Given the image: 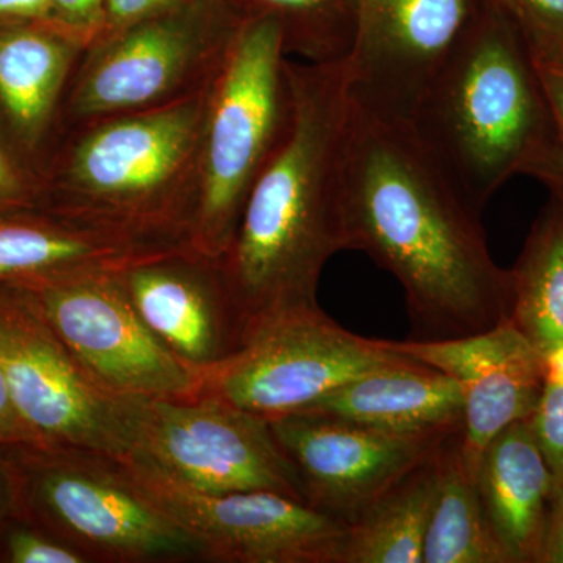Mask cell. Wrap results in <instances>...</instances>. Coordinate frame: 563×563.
<instances>
[{"label": "cell", "instance_id": "cell-1", "mask_svg": "<svg viewBox=\"0 0 563 563\" xmlns=\"http://www.w3.org/2000/svg\"><path fill=\"white\" fill-rule=\"evenodd\" d=\"M343 220L347 250L365 252L401 285L407 340L459 339L509 320L510 269L493 261L479 209L409 121L355 101L344 146Z\"/></svg>", "mask_w": 563, "mask_h": 563}, {"label": "cell", "instance_id": "cell-2", "mask_svg": "<svg viewBox=\"0 0 563 563\" xmlns=\"http://www.w3.org/2000/svg\"><path fill=\"white\" fill-rule=\"evenodd\" d=\"M291 113L247 196L220 265L246 336L318 306L322 269L346 251L343 161L352 111L346 60H287Z\"/></svg>", "mask_w": 563, "mask_h": 563}, {"label": "cell", "instance_id": "cell-3", "mask_svg": "<svg viewBox=\"0 0 563 563\" xmlns=\"http://www.w3.org/2000/svg\"><path fill=\"white\" fill-rule=\"evenodd\" d=\"M207 88L63 133L38 176L40 209L140 242L191 247Z\"/></svg>", "mask_w": 563, "mask_h": 563}, {"label": "cell", "instance_id": "cell-4", "mask_svg": "<svg viewBox=\"0 0 563 563\" xmlns=\"http://www.w3.org/2000/svg\"><path fill=\"white\" fill-rule=\"evenodd\" d=\"M409 122L479 210L517 174L542 180L553 158V113L536 60L485 3Z\"/></svg>", "mask_w": 563, "mask_h": 563}, {"label": "cell", "instance_id": "cell-5", "mask_svg": "<svg viewBox=\"0 0 563 563\" xmlns=\"http://www.w3.org/2000/svg\"><path fill=\"white\" fill-rule=\"evenodd\" d=\"M279 22L243 20L207 88L192 250L221 261L247 196L287 131L291 113Z\"/></svg>", "mask_w": 563, "mask_h": 563}, {"label": "cell", "instance_id": "cell-6", "mask_svg": "<svg viewBox=\"0 0 563 563\" xmlns=\"http://www.w3.org/2000/svg\"><path fill=\"white\" fill-rule=\"evenodd\" d=\"M240 24L228 0H185L96 40L70 77L57 135L106 118L172 106L206 90Z\"/></svg>", "mask_w": 563, "mask_h": 563}, {"label": "cell", "instance_id": "cell-7", "mask_svg": "<svg viewBox=\"0 0 563 563\" xmlns=\"http://www.w3.org/2000/svg\"><path fill=\"white\" fill-rule=\"evenodd\" d=\"M31 444L16 477L25 510L88 562L206 561L198 540L140 490L121 457Z\"/></svg>", "mask_w": 563, "mask_h": 563}, {"label": "cell", "instance_id": "cell-8", "mask_svg": "<svg viewBox=\"0 0 563 563\" xmlns=\"http://www.w3.org/2000/svg\"><path fill=\"white\" fill-rule=\"evenodd\" d=\"M387 340L365 339L320 306L263 322L243 346L203 374L198 395L273 421L302 412L355 377L402 361Z\"/></svg>", "mask_w": 563, "mask_h": 563}, {"label": "cell", "instance_id": "cell-9", "mask_svg": "<svg viewBox=\"0 0 563 563\" xmlns=\"http://www.w3.org/2000/svg\"><path fill=\"white\" fill-rule=\"evenodd\" d=\"M0 368L33 442L125 457L135 399L101 390L80 368L27 285L0 296Z\"/></svg>", "mask_w": 563, "mask_h": 563}, {"label": "cell", "instance_id": "cell-10", "mask_svg": "<svg viewBox=\"0 0 563 563\" xmlns=\"http://www.w3.org/2000/svg\"><path fill=\"white\" fill-rule=\"evenodd\" d=\"M129 455L191 490H268L306 503L269 421L213 396L136 399Z\"/></svg>", "mask_w": 563, "mask_h": 563}, {"label": "cell", "instance_id": "cell-11", "mask_svg": "<svg viewBox=\"0 0 563 563\" xmlns=\"http://www.w3.org/2000/svg\"><path fill=\"white\" fill-rule=\"evenodd\" d=\"M120 272L81 274L27 287L58 339L101 390L125 399L198 395V374L141 320Z\"/></svg>", "mask_w": 563, "mask_h": 563}, {"label": "cell", "instance_id": "cell-12", "mask_svg": "<svg viewBox=\"0 0 563 563\" xmlns=\"http://www.w3.org/2000/svg\"><path fill=\"white\" fill-rule=\"evenodd\" d=\"M133 483L166 517L224 563H336L346 523L282 493H202L135 455L121 457Z\"/></svg>", "mask_w": 563, "mask_h": 563}, {"label": "cell", "instance_id": "cell-13", "mask_svg": "<svg viewBox=\"0 0 563 563\" xmlns=\"http://www.w3.org/2000/svg\"><path fill=\"white\" fill-rule=\"evenodd\" d=\"M269 426L301 481L306 503L346 525L462 429L384 431L310 412L276 418Z\"/></svg>", "mask_w": 563, "mask_h": 563}, {"label": "cell", "instance_id": "cell-14", "mask_svg": "<svg viewBox=\"0 0 563 563\" xmlns=\"http://www.w3.org/2000/svg\"><path fill=\"white\" fill-rule=\"evenodd\" d=\"M483 0H358L346 58L354 101L410 121L483 10Z\"/></svg>", "mask_w": 563, "mask_h": 563}, {"label": "cell", "instance_id": "cell-15", "mask_svg": "<svg viewBox=\"0 0 563 563\" xmlns=\"http://www.w3.org/2000/svg\"><path fill=\"white\" fill-rule=\"evenodd\" d=\"M390 343L407 357L453 377L461 387V451L474 477L485 448L514 422L528 420L542 395L547 358L510 320L459 339Z\"/></svg>", "mask_w": 563, "mask_h": 563}, {"label": "cell", "instance_id": "cell-16", "mask_svg": "<svg viewBox=\"0 0 563 563\" xmlns=\"http://www.w3.org/2000/svg\"><path fill=\"white\" fill-rule=\"evenodd\" d=\"M141 320L199 379L243 346V331L220 261L166 252L120 272Z\"/></svg>", "mask_w": 563, "mask_h": 563}, {"label": "cell", "instance_id": "cell-17", "mask_svg": "<svg viewBox=\"0 0 563 563\" xmlns=\"http://www.w3.org/2000/svg\"><path fill=\"white\" fill-rule=\"evenodd\" d=\"M85 49L49 25L0 31V144L32 176V163L57 135L63 99Z\"/></svg>", "mask_w": 563, "mask_h": 563}, {"label": "cell", "instance_id": "cell-18", "mask_svg": "<svg viewBox=\"0 0 563 563\" xmlns=\"http://www.w3.org/2000/svg\"><path fill=\"white\" fill-rule=\"evenodd\" d=\"M554 481L529 420L504 429L481 455L477 492L512 563H539Z\"/></svg>", "mask_w": 563, "mask_h": 563}, {"label": "cell", "instance_id": "cell-19", "mask_svg": "<svg viewBox=\"0 0 563 563\" xmlns=\"http://www.w3.org/2000/svg\"><path fill=\"white\" fill-rule=\"evenodd\" d=\"M302 412L396 432L459 429L463 396L453 377L406 357L362 374Z\"/></svg>", "mask_w": 563, "mask_h": 563}, {"label": "cell", "instance_id": "cell-20", "mask_svg": "<svg viewBox=\"0 0 563 563\" xmlns=\"http://www.w3.org/2000/svg\"><path fill=\"white\" fill-rule=\"evenodd\" d=\"M461 431L437 451L435 496L422 547V563H512L488 523L476 477L466 468Z\"/></svg>", "mask_w": 563, "mask_h": 563}, {"label": "cell", "instance_id": "cell-21", "mask_svg": "<svg viewBox=\"0 0 563 563\" xmlns=\"http://www.w3.org/2000/svg\"><path fill=\"white\" fill-rule=\"evenodd\" d=\"M509 320L544 358L563 352V201L544 207L512 269Z\"/></svg>", "mask_w": 563, "mask_h": 563}, {"label": "cell", "instance_id": "cell-22", "mask_svg": "<svg viewBox=\"0 0 563 563\" xmlns=\"http://www.w3.org/2000/svg\"><path fill=\"white\" fill-rule=\"evenodd\" d=\"M433 457L346 525L336 563H422L435 496Z\"/></svg>", "mask_w": 563, "mask_h": 563}, {"label": "cell", "instance_id": "cell-23", "mask_svg": "<svg viewBox=\"0 0 563 563\" xmlns=\"http://www.w3.org/2000/svg\"><path fill=\"white\" fill-rule=\"evenodd\" d=\"M240 20L273 18L280 24L288 58L346 60L357 25L358 0H228Z\"/></svg>", "mask_w": 563, "mask_h": 563}, {"label": "cell", "instance_id": "cell-24", "mask_svg": "<svg viewBox=\"0 0 563 563\" xmlns=\"http://www.w3.org/2000/svg\"><path fill=\"white\" fill-rule=\"evenodd\" d=\"M509 21L533 60L563 68V0H483Z\"/></svg>", "mask_w": 563, "mask_h": 563}, {"label": "cell", "instance_id": "cell-25", "mask_svg": "<svg viewBox=\"0 0 563 563\" xmlns=\"http://www.w3.org/2000/svg\"><path fill=\"white\" fill-rule=\"evenodd\" d=\"M554 477L563 474V352L547 361V377L536 410L528 418Z\"/></svg>", "mask_w": 563, "mask_h": 563}, {"label": "cell", "instance_id": "cell-26", "mask_svg": "<svg viewBox=\"0 0 563 563\" xmlns=\"http://www.w3.org/2000/svg\"><path fill=\"white\" fill-rule=\"evenodd\" d=\"M7 558L13 563H88L76 548L46 531L11 529L5 539Z\"/></svg>", "mask_w": 563, "mask_h": 563}, {"label": "cell", "instance_id": "cell-27", "mask_svg": "<svg viewBox=\"0 0 563 563\" xmlns=\"http://www.w3.org/2000/svg\"><path fill=\"white\" fill-rule=\"evenodd\" d=\"M47 10L51 27L87 47L106 25V0H47Z\"/></svg>", "mask_w": 563, "mask_h": 563}, {"label": "cell", "instance_id": "cell-28", "mask_svg": "<svg viewBox=\"0 0 563 563\" xmlns=\"http://www.w3.org/2000/svg\"><path fill=\"white\" fill-rule=\"evenodd\" d=\"M542 79L544 95L550 102L555 128V143L550 168L543 176V184L555 198L563 201V68L536 62Z\"/></svg>", "mask_w": 563, "mask_h": 563}, {"label": "cell", "instance_id": "cell-29", "mask_svg": "<svg viewBox=\"0 0 563 563\" xmlns=\"http://www.w3.org/2000/svg\"><path fill=\"white\" fill-rule=\"evenodd\" d=\"M40 181L0 144V213L40 209Z\"/></svg>", "mask_w": 563, "mask_h": 563}, {"label": "cell", "instance_id": "cell-30", "mask_svg": "<svg viewBox=\"0 0 563 563\" xmlns=\"http://www.w3.org/2000/svg\"><path fill=\"white\" fill-rule=\"evenodd\" d=\"M181 2L185 0H106V25L99 38L166 13Z\"/></svg>", "mask_w": 563, "mask_h": 563}, {"label": "cell", "instance_id": "cell-31", "mask_svg": "<svg viewBox=\"0 0 563 563\" xmlns=\"http://www.w3.org/2000/svg\"><path fill=\"white\" fill-rule=\"evenodd\" d=\"M539 563H563V474L554 481Z\"/></svg>", "mask_w": 563, "mask_h": 563}, {"label": "cell", "instance_id": "cell-32", "mask_svg": "<svg viewBox=\"0 0 563 563\" xmlns=\"http://www.w3.org/2000/svg\"><path fill=\"white\" fill-rule=\"evenodd\" d=\"M35 24L51 27L47 0H0V31Z\"/></svg>", "mask_w": 563, "mask_h": 563}, {"label": "cell", "instance_id": "cell-33", "mask_svg": "<svg viewBox=\"0 0 563 563\" xmlns=\"http://www.w3.org/2000/svg\"><path fill=\"white\" fill-rule=\"evenodd\" d=\"M25 444L33 442L31 433L22 424L20 415L11 401L9 384L0 368V444Z\"/></svg>", "mask_w": 563, "mask_h": 563}]
</instances>
